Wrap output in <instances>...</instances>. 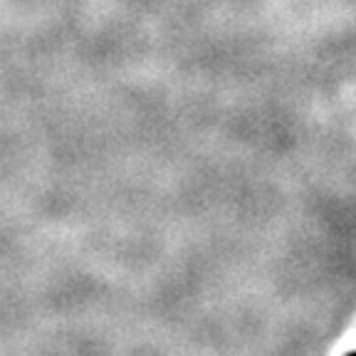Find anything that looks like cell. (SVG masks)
Listing matches in <instances>:
<instances>
[{
    "instance_id": "6da1fadb",
    "label": "cell",
    "mask_w": 356,
    "mask_h": 356,
    "mask_svg": "<svg viewBox=\"0 0 356 356\" xmlns=\"http://www.w3.org/2000/svg\"><path fill=\"white\" fill-rule=\"evenodd\" d=\"M349 356H356V351H354V354H349Z\"/></svg>"
}]
</instances>
